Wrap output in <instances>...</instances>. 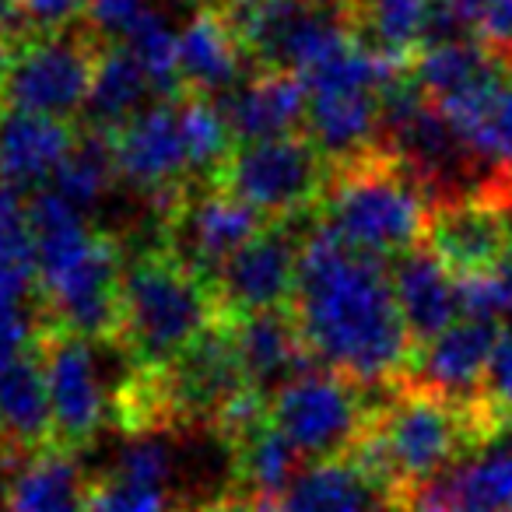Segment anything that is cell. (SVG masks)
<instances>
[{
    "mask_svg": "<svg viewBox=\"0 0 512 512\" xmlns=\"http://www.w3.org/2000/svg\"><path fill=\"white\" fill-rule=\"evenodd\" d=\"M292 316L320 369L365 390H393L411 376L418 344L383 260L355 253L320 225L309 228L302 246Z\"/></svg>",
    "mask_w": 512,
    "mask_h": 512,
    "instance_id": "obj_1",
    "label": "cell"
},
{
    "mask_svg": "<svg viewBox=\"0 0 512 512\" xmlns=\"http://www.w3.org/2000/svg\"><path fill=\"white\" fill-rule=\"evenodd\" d=\"M502 428L488 418L481 397L456 400L418 383H400L372 407L351 460L379 484L393 509L404 505L446 474L453 463L481 449Z\"/></svg>",
    "mask_w": 512,
    "mask_h": 512,
    "instance_id": "obj_2",
    "label": "cell"
},
{
    "mask_svg": "<svg viewBox=\"0 0 512 512\" xmlns=\"http://www.w3.org/2000/svg\"><path fill=\"white\" fill-rule=\"evenodd\" d=\"M32 232L39 253V306L50 327L113 344L123 316V246L113 232L92 228L85 214L57 190L29 197Z\"/></svg>",
    "mask_w": 512,
    "mask_h": 512,
    "instance_id": "obj_3",
    "label": "cell"
},
{
    "mask_svg": "<svg viewBox=\"0 0 512 512\" xmlns=\"http://www.w3.org/2000/svg\"><path fill=\"white\" fill-rule=\"evenodd\" d=\"M435 197L428 186L379 144L369 155L334 165L316 225L372 260L407 256L425 246Z\"/></svg>",
    "mask_w": 512,
    "mask_h": 512,
    "instance_id": "obj_4",
    "label": "cell"
},
{
    "mask_svg": "<svg viewBox=\"0 0 512 512\" xmlns=\"http://www.w3.org/2000/svg\"><path fill=\"white\" fill-rule=\"evenodd\" d=\"M225 320L211 281L183 264L162 239L127 264L116 348L130 365L165 369Z\"/></svg>",
    "mask_w": 512,
    "mask_h": 512,
    "instance_id": "obj_5",
    "label": "cell"
},
{
    "mask_svg": "<svg viewBox=\"0 0 512 512\" xmlns=\"http://www.w3.org/2000/svg\"><path fill=\"white\" fill-rule=\"evenodd\" d=\"M334 165L306 134L235 144L211 186L246 200L267 221L313 218L327 193Z\"/></svg>",
    "mask_w": 512,
    "mask_h": 512,
    "instance_id": "obj_6",
    "label": "cell"
},
{
    "mask_svg": "<svg viewBox=\"0 0 512 512\" xmlns=\"http://www.w3.org/2000/svg\"><path fill=\"white\" fill-rule=\"evenodd\" d=\"M106 46L109 43L95 36L85 18L67 29L32 36L29 43L18 46L0 109L71 120L85 109Z\"/></svg>",
    "mask_w": 512,
    "mask_h": 512,
    "instance_id": "obj_7",
    "label": "cell"
},
{
    "mask_svg": "<svg viewBox=\"0 0 512 512\" xmlns=\"http://www.w3.org/2000/svg\"><path fill=\"white\" fill-rule=\"evenodd\" d=\"M372 407L376 404L365 400V386L330 369H306L271 393L267 418L299 449V456L334 460L355 449L372 418Z\"/></svg>",
    "mask_w": 512,
    "mask_h": 512,
    "instance_id": "obj_8",
    "label": "cell"
},
{
    "mask_svg": "<svg viewBox=\"0 0 512 512\" xmlns=\"http://www.w3.org/2000/svg\"><path fill=\"white\" fill-rule=\"evenodd\" d=\"M109 141H113L116 176L134 186L137 193H144L155 204L158 218L169 214L193 186L204 183L193 169L179 95L141 109L134 120L109 134Z\"/></svg>",
    "mask_w": 512,
    "mask_h": 512,
    "instance_id": "obj_9",
    "label": "cell"
},
{
    "mask_svg": "<svg viewBox=\"0 0 512 512\" xmlns=\"http://www.w3.org/2000/svg\"><path fill=\"white\" fill-rule=\"evenodd\" d=\"M43 365L53 414V446L78 453L102 428L113 425L116 386L106 383L95 341L64 334L50 323L43 330Z\"/></svg>",
    "mask_w": 512,
    "mask_h": 512,
    "instance_id": "obj_10",
    "label": "cell"
},
{
    "mask_svg": "<svg viewBox=\"0 0 512 512\" xmlns=\"http://www.w3.org/2000/svg\"><path fill=\"white\" fill-rule=\"evenodd\" d=\"M316 218V214H313ZM267 221L264 232L221 267L211 278L218 302L225 316H249V313H271V309H292L295 285H299V264L306 235L302 221Z\"/></svg>",
    "mask_w": 512,
    "mask_h": 512,
    "instance_id": "obj_11",
    "label": "cell"
},
{
    "mask_svg": "<svg viewBox=\"0 0 512 512\" xmlns=\"http://www.w3.org/2000/svg\"><path fill=\"white\" fill-rule=\"evenodd\" d=\"M264 225L267 218L253 211L246 200L232 197L211 183H200L169 214H162L158 239L183 264H190L193 271L211 281L246 242H253L264 232Z\"/></svg>",
    "mask_w": 512,
    "mask_h": 512,
    "instance_id": "obj_12",
    "label": "cell"
},
{
    "mask_svg": "<svg viewBox=\"0 0 512 512\" xmlns=\"http://www.w3.org/2000/svg\"><path fill=\"white\" fill-rule=\"evenodd\" d=\"M512 242V211L488 193L439 200L428 218L425 246L453 271L456 281L488 274Z\"/></svg>",
    "mask_w": 512,
    "mask_h": 512,
    "instance_id": "obj_13",
    "label": "cell"
},
{
    "mask_svg": "<svg viewBox=\"0 0 512 512\" xmlns=\"http://www.w3.org/2000/svg\"><path fill=\"white\" fill-rule=\"evenodd\" d=\"M407 74L428 95V102H435L446 120L456 123L512 78V64L470 36L418 50Z\"/></svg>",
    "mask_w": 512,
    "mask_h": 512,
    "instance_id": "obj_14",
    "label": "cell"
},
{
    "mask_svg": "<svg viewBox=\"0 0 512 512\" xmlns=\"http://www.w3.org/2000/svg\"><path fill=\"white\" fill-rule=\"evenodd\" d=\"M404 512H512V428L428 481Z\"/></svg>",
    "mask_w": 512,
    "mask_h": 512,
    "instance_id": "obj_15",
    "label": "cell"
},
{
    "mask_svg": "<svg viewBox=\"0 0 512 512\" xmlns=\"http://www.w3.org/2000/svg\"><path fill=\"white\" fill-rule=\"evenodd\" d=\"M498 337H502V330H498L495 320L460 316L453 327H446L439 337H432L414 351L411 376L404 383L428 386V390L456 400H474L481 393Z\"/></svg>",
    "mask_w": 512,
    "mask_h": 512,
    "instance_id": "obj_16",
    "label": "cell"
},
{
    "mask_svg": "<svg viewBox=\"0 0 512 512\" xmlns=\"http://www.w3.org/2000/svg\"><path fill=\"white\" fill-rule=\"evenodd\" d=\"M306 106V137L330 165H344L379 148L383 92L372 88H313Z\"/></svg>",
    "mask_w": 512,
    "mask_h": 512,
    "instance_id": "obj_17",
    "label": "cell"
},
{
    "mask_svg": "<svg viewBox=\"0 0 512 512\" xmlns=\"http://www.w3.org/2000/svg\"><path fill=\"white\" fill-rule=\"evenodd\" d=\"M228 334H232L235 355H239V365L246 372V383L264 397H271L274 390H281L295 376L313 369V358L302 344L292 309L232 316Z\"/></svg>",
    "mask_w": 512,
    "mask_h": 512,
    "instance_id": "obj_18",
    "label": "cell"
},
{
    "mask_svg": "<svg viewBox=\"0 0 512 512\" xmlns=\"http://www.w3.org/2000/svg\"><path fill=\"white\" fill-rule=\"evenodd\" d=\"M306 106V85L299 74L288 71H260L218 99V109L232 130L235 144H256L295 134V127L306 123Z\"/></svg>",
    "mask_w": 512,
    "mask_h": 512,
    "instance_id": "obj_19",
    "label": "cell"
},
{
    "mask_svg": "<svg viewBox=\"0 0 512 512\" xmlns=\"http://www.w3.org/2000/svg\"><path fill=\"white\" fill-rule=\"evenodd\" d=\"M169 477V446L158 435H141L106 474L88 481L85 512H169Z\"/></svg>",
    "mask_w": 512,
    "mask_h": 512,
    "instance_id": "obj_20",
    "label": "cell"
},
{
    "mask_svg": "<svg viewBox=\"0 0 512 512\" xmlns=\"http://www.w3.org/2000/svg\"><path fill=\"white\" fill-rule=\"evenodd\" d=\"M393 509L379 484L351 456L302 467L278 498H253V512H386Z\"/></svg>",
    "mask_w": 512,
    "mask_h": 512,
    "instance_id": "obj_21",
    "label": "cell"
},
{
    "mask_svg": "<svg viewBox=\"0 0 512 512\" xmlns=\"http://www.w3.org/2000/svg\"><path fill=\"white\" fill-rule=\"evenodd\" d=\"M74 141L78 130L67 120L0 109V183L22 193L46 190Z\"/></svg>",
    "mask_w": 512,
    "mask_h": 512,
    "instance_id": "obj_22",
    "label": "cell"
},
{
    "mask_svg": "<svg viewBox=\"0 0 512 512\" xmlns=\"http://www.w3.org/2000/svg\"><path fill=\"white\" fill-rule=\"evenodd\" d=\"M53 446L43 341L29 355L0 365V453L29 456Z\"/></svg>",
    "mask_w": 512,
    "mask_h": 512,
    "instance_id": "obj_23",
    "label": "cell"
},
{
    "mask_svg": "<svg viewBox=\"0 0 512 512\" xmlns=\"http://www.w3.org/2000/svg\"><path fill=\"white\" fill-rule=\"evenodd\" d=\"M390 278L400 316H404L418 348L460 320V281L428 246H418L407 256H400Z\"/></svg>",
    "mask_w": 512,
    "mask_h": 512,
    "instance_id": "obj_24",
    "label": "cell"
},
{
    "mask_svg": "<svg viewBox=\"0 0 512 512\" xmlns=\"http://www.w3.org/2000/svg\"><path fill=\"white\" fill-rule=\"evenodd\" d=\"M246 50L218 8H200L179 32V85L190 95H228L242 85Z\"/></svg>",
    "mask_w": 512,
    "mask_h": 512,
    "instance_id": "obj_25",
    "label": "cell"
},
{
    "mask_svg": "<svg viewBox=\"0 0 512 512\" xmlns=\"http://www.w3.org/2000/svg\"><path fill=\"white\" fill-rule=\"evenodd\" d=\"M88 481L78 467V453L46 446L29 453L4 477L8 512H85Z\"/></svg>",
    "mask_w": 512,
    "mask_h": 512,
    "instance_id": "obj_26",
    "label": "cell"
},
{
    "mask_svg": "<svg viewBox=\"0 0 512 512\" xmlns=\"http://www.w3.org/2000/svg\"><path fill=\"white\" fill-rule=\"evenodd\" d=\"M225 449L232 456V477L239 484V495L249 498H278L302 470L299 449L271 425V418L242 428L225 442Z\"/></svg>",
    "mask_w": 512,
    "mask_h": 512,
    "instance_id": "obj_27",
    "label": "cell"
},
{
    "mask_svg": "<svg viewBox=\"0 0 512 512\" xmlns=\"http://www.w3.org/2000/svg\"><path fill=\"white\" fill-rule=\"evenodd\" d=\"M148 92H155V85H151L148 71L137 64L134 53L127 46H106L85 102L88 127L102 130V134H116L123 123H130L141 113Z\"/></svg>",
    "mask_w": 512,
    "mask_h": 512,
    "instance_id": "obj_28",
    "label": "cell"
},
{
    "mask_svg": "<svg viewBox=\"0 0 512 512\" xmlns=\"http://www.w3.org/2000/svg\"><path fill=\"white\" fill-rule=\"evenodd\" d=\"M432 0H348L358 43L400 67H411L421 50Z\"/></svg>",
    "mask_w": 512,
    "mask_h": 512,
    "instance_id": "obj_29",
    "label": "cell"
},
{
    "mask_svg": "<svg viewBox=\"0 0 512 512\" xmlns=\"http://www.w3.org/2000/svg\"><path fill=\"white\" fill-rule=\"evenodd\" d=\"M453 127L484 176L481 193L512 183V78Z\"/></svg>",
    "mask_w": 512,
    "mask_h": 512,
    "instance_id": "obj_30",
    "label": "cell"
},
{
    "mask_svg": "<svg viewBox=\"0 0 512 512\" xmlns=\"http://www.w3.org/2000/svg\"><path fill=\"white\" fill-rule=\"evenodd\" d=\"M116 179L120 176H116V158H113L109 134L85 127L78 130V141H74V148L60 162L57 176L50 179V190H57L67 204H74L85 214L106 197Z\"/></svg>",
    "mask_w": 512,
    "mask_h": 512,
    "instance_id": "obj_31",
    "label": "cell"
},
{
    "mask_svg": "<svg viewBox=\"0 0 512 512\" xmlns=\"http://www.w3.org/2000/svg\"><path fill=\"white\" fill-rule=\"evenodd\" d=\"M0 285L39 292V253L29 197L0 183Z\"/></svg>",
    "mask_w": 512,
    "mask_h": 512,
    "instance_id": "obj_32",
    "label": "cell"
},
{
    "mask_svg": "<svg viewBox=\"0 0 512 512\" xmlns=\"http://www.w3.org/2000/svg\"><path fill=\"white\" fill-rule=\"evenodd\" d=\"M130 53L137 57V64L148 71L155 92H162L165 99L172 95H183V85H179V36L172 32V25L165 22V15H158L155 8L137 22V29L130 32L123 43Z\"/></svg>",
    "mask_w": 512,
    "mask_h": 512,
    "instance_id": "obj_33",
    "label": "cell"
},
{
    "mask_svg": "<svg viewBox=\"0 0 512 512\" xmlns=\"http://www.w3.org/2000/svg\"><path fill=\"white\" fill-rule=\"evenodd\" d=\"M46 330V316L39 306V292L0 285V365L39 348Z\"/></svg>",
    "mask_w": 512,
    "mask_h": 512,
    "instance_id": "obj_34",
    "label": "cell"
},
{
    "mask_svg": "<svg viewBox=\"0 0 512 512\" xmlns=\"http://www.w3.org/2000/svg\"><path fill=\"white\" fill-rule=\"evenodd\" d=\"M477 397H481L488 418L495 421L502 432L512 428V327L502 330V337H498V348H495V355H491Z\"/></svg>",
    "mask_w": 512,
    "mask_h": 512,
    "instance_id": "obj_35",
    "label": "cell"
},
{
    "mask_svg": "<svg viewBox=\"0 0 512 512\" xmlns=\"http://www.w3.org/2000/svg\"><path fill=\"white\" fill-rule=\"evenodd\" d=\"M148 11L151 8L144 0H88V8L81 18L92 25V32L102 43L116 46L137 29V22H141Z\"/></svg>",
    "mask_w": 512,
    "mask_h": 512,
    "instance_id": "obj_36",
    "label": "cell"
},
{
    "mask_svg": "<svg viewBox=\"0 0 512 512\" xmlns=\"http://www.w3.org/2000/svg\"><path fill=\"white\" fill-rule=\"evenodd\" d=\"M88 0H25V15H29L32 36H43V32H57L74 25L85 15Z\"/></svg>",
    "mask_w": 512,
    "mask_h": 512,
    "instance_id": "obj_37",
    "label": "cell"
},
{
    "mask_svg": "<svg viewBox=\"0 0 512 512\" xmlns=\"http://www.w3.org/2000/svg\"><path fill=\"white\" fill-rule=\"evenodd\" d=\"M183 512H253V498L239 495V491H221L218 498H207V502L193 505Z\"/></svg>",
    "mask_w": 512,
    "mask_h": 512,
    "instance_id": "obj_38",
    "label": "cell"
},
{
    "mask_svg": "<svg viewBox=\"0 0 512 512\" xmlns=\"http://www.w3.org/2000/svg\"><path fill=\"white\" fill-rule=\"evenodd\" d=\"M15 53H18V46H15V43H8V39H0V102H4V88H8L11 64H15Z\"/></svg>",
    "mask_w": 512,
    "mask_h": 512,
    "instance_id": "obj_39",
    "label": "cell"
},
{
    "mask_svg": "<svg viewBox=\"0 0 512 512\" xmlns=\"http://www.w3.org/2000/svg\"><path fill=\"white\" fill-rule=\"evenodd\" d=\"M456 11H463V18H467L470 25H477V18H481V11L488 8L491 0H449Z\"/></svg>",
    "mask_w": 512,
    "mask_h": 512,
    "instance_id": "obj_40",
    "label": "cell"
},
{
    "mask_svg": "<svg viewBox=\"0 0 512 512\" xmlns=\"http://www.w3.org/2000/svg\"><path fill=\"white\" fill-rule=\"evenodd\" d=\"M0 512H8V498H4V484H0Z\"/></svg>",
    "mask_w": 512,
    "mask_h": 512,
    "instance_id": "obj_41",
    "label": "cell"
},
{
    "mask_svg": "<svg viewBox=\"0 0 512 512\" xmlns=\"http://www.w3.org/2000/svg\"><path fill=\"white\" fill-rule=\"evenodd\" d=\"M200 4H207V8H211V4H218V0H200Z\"/></svg>",
    "mask_w": 512,
    "mask_h": 512,
    "instance_id": "obj_42",
    "label": "cell"
},
{
    "mask_svg": "<svg viewBox=\"0 0 512 512\" xmlns=\"http://www.w3.org/2000/svg\"><path fill=\"white\" fill-rule=\"evenodd\" d=\"M509 327H512V323H509Z\"/></svg>",
    "mask_w": 512,
    "mask_h": 512,
    "instance_id": "obj_43",
    "label": "cell"
}]
</instances>
